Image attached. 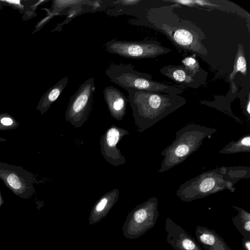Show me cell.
I'll return each instance as SVG.
<instances>
[{"label":"cell","mask_w":250,"mask_h":250,"mask_svg":"<svg viewBox=\"0 0 250 250\" xmlns=\"http://www.w3.org/2000/svg\"><path fill=\"white\" fill-rule=\"evenodd\" d=\"M219 152L229 154L241 152H250V134H248L237 140L232 141L223 147Z\"/></svg>","instance_id":"15"},{"label":"cell","mask_w":250,"mask_h":250,"mask_svg":"<svg viewBox=\"0 0 250 250\" xmlns=\"http://www.w3.org/2000/svg\"><path fill=\"white\" fill-rule=\"evenodd\" d=\"M233 208L238 210V215L235 217L234 224L239 231L243 234H246L249 236L250 231V214L243 209L236 206H232Z\"/></svg>","instance_id":"17"},{"label":"cell","mask_w":250,"mask_h":250,"mask_svg":"<svg viewBox=\"0 0 250 250\" xmlns=\"http://www.w3.org/2000/svg\"><path fill=\"white\" fill-rule=\"evenodd\" d=\"M214 128L189 124L175 132V139L161 153L163 159L158 170L163 173L182 163L196 151L207 137L217 131Z\"/></svg>","instance_id":"4"},{"label":"cell","mask_w":250,"mask_h":250,"mask_svg":"<svg viewBox=\"0 0 250 250\" xmlns=\"http://www.w3.org/2000/svg\"><path fill=\"white\" fill-rule=\"evenodd\" d=\"M4 203V201L2 198L0 190V208Z\"/></svg>","instance_id":"25"},{"label":"cell","mask_w":250,"mask_h":250,"mask_svg":"<svg viewBox=\"0 0 250 250\" xmlns=\"http://www.w3.org/2000/svg\"><path fill=\"white\" fill-rule=\"evenodd\" d=\"M196 234L199 242L208 246L213 245L219 237L215 232L201 227L197 228Z\"/></svg>","instance_id":"19"},{"label":"cell","mask_w":250,"mask_h":250,"mask_svg":"<svg viewBox=\"0 0 250 250\" xmlns=\"http://www.w3.org/2000/svg\"><path fill=\"white\" fill-rule=\"evenodd\" d=\"M239 72H241L244 76L247 74V61L244 51V47L240 44L238 45L233 71L229 76V79L231 83H233L234 77Z\"/></svg>","instance_id":"16"},{"label":"cell","mask_w":250,"mask_h":250,"mask_svg":"<svg viewBox=\"0 0 250 250\" xmlns=\"http://www.w3.org/2000/svg\"><path fill=\"white\" fill-rule=\"evenodd\" d=\"M244 245L246 250H250V241L249 238L244 242Z\"/></svg>","instance_id":"23"},{"label":"cell","mask_w":250,"mask_h":250,"mask_svg":"<svg viewBox=\"0 0 250 250\" xmlns=\"http://www.w3.org/2000/svg\"><path fill=\"white\" fill-rule=\"evenodd\" d=\"M7 141V139L5 138L0 137V143L4 142Z\"/></svg>","instance_id":"26"},{"label":"cell","mask_w":250,"mask_h":250,"mask_svg":"<svg viewBox=\"0 0 250 250\" xmlns=\"http://www.w3.org/2000/svg\"><path fill=\"white\" fill-rule=\"evenodd\" d=\"M19 125V123L12 116L7 114L0 115V130L13 129Z\"/></svg>","instance_id":"20"},{"label":"cell","mask_w":250,"mask_h":250,"mask_svg":"<svg viewBox=\"0 0 250 250\" xmlns=\"http://www.w3.org/2000/svg\"><path fill=\"white\" fill-rule=\"evenodd\" d=\"M69 79V78L67 76L62 78L46 93L38 107L41 114L46 112L50 105L59 98L66 87Z\"/></svg>","instance_id":"13"},{"label":"cell","mask_w":250,"mask_h":250,"mask_svg":"<svg viewBox=\"0 0 250 250\" xmlns=\"http://www.w3.org/2000/svg\"><path fill=\"white\" fill-rule=\"evenodd\" d=\"M196 56L193 54L184 58L182 61V65L193 75L207 78L208 72L201 67Z\"/></svg>","instance_id":"18"},{"label":"cell","mask_w":250,"mask_h":250,"mask_svg":"<svg viewBox=\"0 0 250 250\" xmlns=\"http://www.w3.org/2000/svg\"><path fill=\"white\" fill-rule=\"evenodd\" d=\"M5 2L12 3L19 6H21L20 0H5Z\"/></svg>","instance_id":"24"},{"label":"cell","mask_w":250,"mask_h":250,"mask_svg":"<svg viewBox=\"0 0 250 250\" xmlns=\"http://www.w3.org/2000/svg\"><path fill=\"white\" fill-rule=\"evenodd\" d=\"M250 177V167L222 166L203 172L184 182L176 194L181 200L188 202L224 190L234 192L237 182Z\"/></svg>","instance_id":"2"},{"label":"cell","mask_w":250,"mask_h":250,"mask_svg":"<svg viewBox=\"0 0 250 250\" xmlns=\"http://www.w3.org/2000/svg\"><path fill=\"white\" fill-rule=\"evenodd\" d=\"M109 53L132 59L154 58L171 52L154 40L126 41L112 39L104 45Z\"/></svg>","instance_id":"6"},{"label":"cell","mask_w":250,"mask_h":250,"mask_svg":"<svg viewBox=\"0 0 250 250\" xmlns=\"http://www.w3.org/2000/svg\"><path fill=\"white\" fill-rule=\"evenodd\" d=\"M110 81L125 89L180 95L186 88L156 82L150 74L140 72L130 64H112L105 70Z\"/></svg>","instance_id":"5"},{"label":"cell","mask_w":250,"mask_h":250,"mask_svg":"<svg viewBox=\"0 0 250 250\" xmlns=\"http://www.w3.org/2000/svg\"><path fill=\"white\" fill-rule=\"evenodd\" d=\"M195 6H204L223 11L235 12L241 16L250 19V14L238 6L225 0H193Z\"/></svg>","instance_id":"14"},{"label":"cell","mask_w":250,"mask_h":250,"mask_svg":"<svg viewBox=\"0 0 250 250\" xmlns=\"http://www.w3.org/2000/svg\"><path fill=\"white\" fill-rule=\"evenodd\" d=\"M127 130L112 125L102 135L100 140L101 153L104 158L113 167L124 164L126 161L117 147V144L125 136Z\"/></svg>","instance_id":"9"},{"label":"cell","mask_w":250,"mask_h":250,"mask_svg":"<svg viewBox=\"0 0 250 250\" xmlns=\"http://www.w3.org/2000/svg\"><path fill=\"white\" fill-rule=\"evenodd\" d=\"M103 95L111 116L118 121L122 120L125 115L128 98L113 86H106Z\"/></svg>","instance_id":"12"},{"label":"cell","mask_w":250,"mask_h":250,"mask_svg":"<svg viewBox=\"0 0 250 250\" xmlns=\"http://www.w3.org/2000/svg\"><path fill=\"white\" fill-rule=\"evenodd\" d=\"M87 0H55L54 7L56 12L68 7L85 4Z\"/></svg>","instance_id":"21"},{"label":"cell","mask_w":250,"mask_h":250,"mask_svg":"<svg viewBox=\"0 0 250 250\" xmlns=\"http://www.w3.org/2000/svg\"><path fill=\"white\" fill-rule=\"evenodd\" d=\"M181 5L174 3L151 8L140 18L132 20L133 25L150 27L165 35L179 49L207 56L208 52L202 41L206 38L204 32L188 20L181 19L173 10Z\"/></svg>","instance_id":"1"},{"label":"cell","mask_w":250,"mask_h":250,"mask_svg":"<svg viewBox=\"0 0 250 250\" xmlns=\"http://www.w3.org/2000/svg\"><path fill=\"white\" fill-rule=\"evenodd\" d=\"M95 86L91 77L83 82L69 101L65 120L75 128L82 127L87 121L92 110Z\"/></svg>","instance_id":"7"},{"label":"cell","mask_w":250,"mask_h":250,"mask_svg":"<svg viewBox=\"0 0 250 250\" xmlns=\"http://www.w3.org/2000/svg\"><path fill=\"white\" fill-rule=\"evenodd\" d=\"M160 73L181 86L197 88L204 85L207 78L195 76L182 64L168 65L160 70Z\"/></svg>","instance_id":"10"},{"label":"cell","mask_w":250,"mask_h":250,"mask_svg":"<svg viewBox=\"0 0 250 250\" xmlns=\"http://www.w3.org/2000/svg\"><path fill=\"white\" fill-rule=\"evenodd\" d=\"M127 92L134 123L139 132L152 126L187 103L180 95L145 91Z\"/></svg>","instance_id":"3"},{"label":"cell","mask_w":250,"mask_h":250,"mask_svg":"<svg viewBox=\"0 0 250 250\" xmlns=\"http://www.w3.org/2000/svg\"><path fill=\"white\" fill-rule=\"evenodd\" d=\"M112 2L113 0H87L85 4L91 8L92 12L103 10L104 9V8H106L109 6H112Z\"/></svg>","instance_id":"22"},{"label":"cell","mask_w":250,"mask_h":250,"mask_svg":"<svg viewBox=\"0 0 250 250\" xmlns=\"http://www.w3.org/2000/svg\"><path fill=\"white\" fill-rule=\"evenodd\" d=\"M168 242L176 250H202L196 241L169 218L166 220Z\"/></svg>","instance_id":"11"},{"label":"cell","mask_w":250,"mask_h":250,"mask_svg":"<svg viewBox=\"0 0 250 250\" xmlns=\"http://www.w3.org/2000/svg\"><path fill=\"white\" fill-rule=\"evenodd\" d=\"M0 179L12 192L24 199L31 198L35 192L36 182L34 175L21 166L0 162Z\"/></svg>","instance_id":"8"}]
</instances>
